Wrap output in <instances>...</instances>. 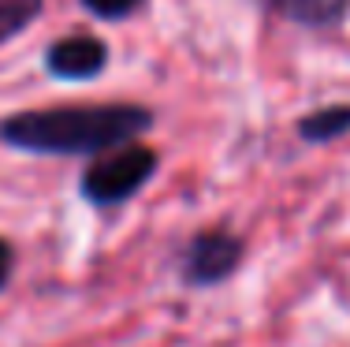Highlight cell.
<instances>
[{
  "instance_id": "cell-4",
  "label": "cell",
  "mask_w": 350,
  "mask_h": 347,
  "mask_svg": "<svg viewBox=\"0 0 350 347\" xmlns=\"http://www.w3.org/2000/svg\"><path fill=\"white\" fill-rule=\"evenodd\" d=\"M108 60V49L97 38H68V41H56L49 49L45 64L53 75L60 79H90L105 68Z\"/></svg>"
},
{
  "instance_id": "cell-9",
  "label": "cell",
  "mask_w": 350,
  "mask_h": 347,
  "mask_svg": "<svg viewBox=\"0 0 350 347\" xmlns=\"http://www.w3.org/2000/svg\"><path fill=\"white\" fill-rule=\"evenodd\" d=\"M8 272H12V250H8V243L0 239V287H4Z\"/></svg>"
},
{
  "instance_id": "cell-1",
  "label": "cell",
  "mask_w": 350,
  "mask_h": 347,
  "mask_svg": "<svg viewBox=\"0 0 350 347\" xmlns=\"http://www.w3.org/2000/svg\"><path fill=\"white\" fill-rule=\"evenodd\" d=\"M138 105H94V109H41L0 123V138L30 153H101L131 142L149 127Z\"/></svg>"
},
{
  "instance_id": "cell-8",
  "label": "cell",
  "mask_w": 350,
  "mask_h": 347,
  "mask_svg": "<svg viewBox=\"0 0 350 347\" xmlns=\"http://www.w3.org/2000/svg\"><path fill=\"white\" fill-rule=\"evenodd\" d=\"M82 4H86L94 15H101V19H120V15H127L131 8H138V0H82Z\"/></svg>"
},
{
  "instance_id": "cell-6",
  "label": "cell",
  "mask_w": 350,
  "mask_h": 347,
  "mask_svg": "<svg viewBox=\"0 0 350 347\" xmlns=\"http://www.w3.org/2000/svg\"><path fill=\"white\" fill-rule=\"evenodd\" d=\"M272 4H276L280 12H287L291 19L321 27V23H336L339 15H343L347 0H272Z\"/></svg>"
},
{
  "instance_id": "cell-7",
  "label": "cell",
  "mask_w": 350,
  "mask_h": 347,
  "mask_svg": "<svg viewBox=\"0 0 350 347\" xmlns=\"http://www.w3.org/2000/svg\"><path fill=\"white\" fill-rule=\"evenodd\" d=\"M41 12V0H0V45L12 34H19L27 23H34Z\"/></svg>"
},
{
  "instance_id": "cell-2",
  "label": "cell",
  "mask_w": 350,
  "mask_h": 347,
  "mask_svg": "<svg viewBox=\"0 0 350 347\" xmlns=\"http://www.w3.org/2000/svg\"><path fill=\"white\" fill-rule=\"evenodd\" d=\"M157 168V153L142 150V146H120L116 153L101 157L90 164V172L82 176V194L97 205H112L123 202L153 176Z\"/></svg>"
},
{
  "instance_id": "cell-3",
  "label": "cell",
  "mask_w": 350,
  "mask_h": 347,
  "mask_svg": "<svg viewBox=\"0 0 350 347\" xmlns=\"http://www.w3.org/2000/svg\"><path fill=\"white\" fill-rule=\"evenodd\" d=\"M235 266H239V239L224 235V231L198 235L194 246L187 250V277L194 284H216Z\"/></svg>"
},
{
  "instance_id": "cell-5",
  "label": "cell",
  "mask_w": 350,
  "mask_h": 347,
  "mask_svg": "<svg viewBox=\"0 0 350 347\" xmlns=\"http://www.w3.org/2000/svg\"><path fill=\"white\" fill-rule=\"evenodd\" d=\"M298 131H302V138H310V142L339 138V135L350 131V109H343V105H336V109H321V112L306 116V120L298 123Z\"/></svg>"
}]
</instances>
